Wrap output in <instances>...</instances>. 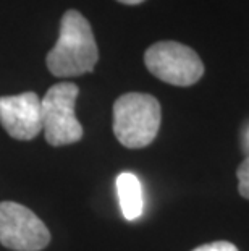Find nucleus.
Wrapping results in <instances>:
<instances>
[{
    "instance_id": "1",
    "label": "nucleus",
    "mask_w": 249,
    "mask_h": 251,
    "mask_svg": "<svg viewBox=\"0 0 249 251\" xmlns=\"http://www.w3.org/2000/svg\"><path fill=\"white\" fill-rule=\"evenodd\" d=\"M99 60V50L91 25L76 10H68L62 17L60 36L47 54V67L58 78L79 76L92 72Z\"/></svg>"
},
{
    "instance_id": "6",
    "label": "nucleus",
    "mask_w": 249,
    "mask_h": 251,
    "mask_svg": "<svg viewBox=\"0 0 249 251\" xmlns=\"http://www.w3.org/2000/svg\"><path fill=\"white\" fill-rule=\"evenodd\" d=\"M0 125L15 140H33L42 131L41 99L36 93L0 98Z\"/></svg>"
},
{
    "instance_id": "3",
    "label": "nucleus",
    "mask_w": 249,
    "mask_h": 251,
    "mask_svg": "<svg viewBox=\"0 0 249 251\" xmlns=\"http://www.w3.org/2000/svg\"><path fill=\"white\" fill-rule=\"evenodd\" d=\"M79 89L75 83H57L41 99L42 131L50 146H65L83 138V126L75 115Z\"/></svg>"
},
{
    "instance_id": "4",
    "label": "nucleus",
    "mask_w": 249,
    "mask_h": 251,
    "mask_svg": "<svg viewBox=\"0 0 249 251\" xmlns=\"http://www.w3.org/2000/svg\"><path fill=\"white\" fill-rule=\"evenodd\" d=\"M144 63L154 76L173 86H191L204 75V63L191 47L175 41L152 44L144 54Z\"/></svg>"
},
{
    "instance_id": "9",
    "label": "nucleus",
    "mask_w": 249,
    "mask_h": 251,
    "mask_svg": "<svg viewBox=\"0 0 249 251\" xmlns=\"http://www.w3.org/2000/svg\"><path fill=\"white\" fill-rule=\"evenodd\" d=\"M193 251H238V248L230 242H225V240H220V242H212V243H205L203 247L194 248Z\"/></svg>"
},
{
    "instance_id": "5",
    "label": "nucleus",
    "mask_w": 249,
    "mask_h": 251,
    "mask_svg": "<svg viewBox=\"0 0 249 251\" xmlns=\"http://www.w3.org/2000/svg\"><path fill=\"white\" fill-rule=\"evenodd\" d=\"M50 242L45 224L26 206L0 202V243L13 251H41Z\"/></svg>"
},
{
    "instance_id": "8",
    "label": "nucleus",
    "mask_w": 249,
    "mask_h": 251,
    "mask_svg": "<svg viewBox=\"0 0 249 251\" xmlns=\"http://www.w3.org/2000/svg\"><path fill=\"white\" fill-rule=\"evenodd\" d=\"M238 177V191L243 198L249 200V156L240 164V167L236 170Z\"/></svg>"
},
{
    "instance_id": "10",
    "label": "nucleus",
    "mask_w": 249,
    "mask_h": 251,
    "mask_svg": "<svg viewBox=\"0 0 249 251\" xmlns=\"http://www.w3.org/2000/svg\"><path fill=\"white\" fill-rule=\"evenodd\" d=\"M120 3H125V5H137L141 2H144V0H118Z\"/></svg>"
},
{
    "instance_id": "2",
    "label": "nucleus",
    "mask_w": 249,
    "mask_h": 251,
    "mask_svg": "<svg viewBox=\"0 0 249 251\" xmlns=\"http://www.w3.org/2000/svg\"><path fill=\"white\" fill-rule=\"evenodd\" d=\"M160 104L151 94L126 93L113 104V133L125 148H146L160 128Z\"/></svg>"
},
{
    "instance_id": "7",
    "label": "nucleus",
    "mask_w": 249,
    "mask_h": 251,
    "mask_svg": "<svg viewBox=\"0 0 249 251\" xmlns=\"http://www.w3.org/2000/svg\"><path fill=\"white\" fill-rule=\"evenodd\" d=\"M116 195L126 221H136L144 209V195L139 178L131 172H121L116 177Z\"/></svg>"
}]
</instances>
